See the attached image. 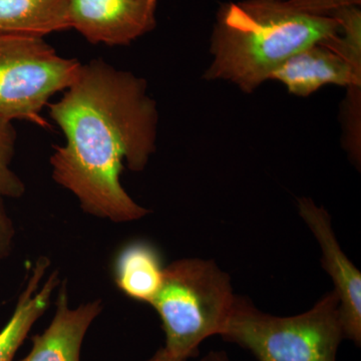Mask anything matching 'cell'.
I'll return each instance as SVG.
<instances>
[{
	"instance_id": "6da1fadb",
	"label": "cell",
	"mask_w": 361,
	"mask_h": 361,
	"mask_svg": "<svg viewBox=\"0 0 361 361\" xmlns=\"http://www.w3.org/2000/svg\"><path fill=\"white\" fill-rule=\"evenodd\" d=\"M47 108L66 140L54 147V180L96 217L122 223L148 215L120 180L125 166L141 172L156 152L159 111L146 80L94 59Z\"/></svg>"
},
{
	"instance_id": "7a4b0ae2",
	"label": "cell",
	"mask_w": 361,
	"mask_h": 361,
	"mask_svg": "<svg viewBox=\"0 0 361 361\" xmlns=\"http://www.w3.org/2000/svg\"><path fill=\"white\" fill-rule=\"evenodd\" d=\"M337 32L336 18L301 13L285 0L226 2L213 25L212 61L204 80H224L252 94L287 59Z\"/></svg>"
},
{
	"instance_id": "3957f363",
	"label": "cell",
	"mask_w": 361,
	"mask_h": 361,
	"mask_svg": "<svg viewBox=\"0 0 361 361\" xmlns=\"http://www.w3.org/2000/svg\"><path fill=\"white\" fill-rule=\"evenodd\" d=\"M235 299L229 274L215 261L180 259L164 268L160 290L149 305L163 324L166 355L175 361L198 355L202 342L220 336Z\"/></svg>"
},
{
	"instance_id": "277c9868",
	"label": "cell",
	"mask_w": 361,
	"mask_h": 361,
	"mask_svg": "<svg viewBox=\"0 0 361 361\" xmlns=\"http://www.w3.org/2000/svg\"><path fill=\"white\" fill-rule=\"evenodd\" d=\"M220 336L258 361H336L344 339L338 296L332 290L310 310L290 317L268 314L236 296Z\"/></svg>"
},
{
	"instance_id": "5b68a950",
	"label": "cell",
	"mask_w": 361,
	"mask_h": 361,
	"mask_svg": "<svg viewBox=\"0 0 361 361\" xmlns=\"http://www.w3.org/2000/svg\"><path fill=\"white\" fill-rule=\"evenodd\" d=\"M80 66L59 56L42 37L0 35V118L49 128L40 113L75 82Z\"/></svg>"
},
{
	"instance_id": "8992f818",
	"label": "cell",
	"mask_w": 361,
	"mask_h": 361,
	"mask_svg": "<svg viewBox=\"0 0 361 361\" xmlns=\"http://www.w3.org/2000/svg\"><path fill=\"white\" fill-rule=\"evenodd\" d=\"M158 0H68L71 30L87 42L125 47L155 30Z\"/></svg>"
},
{
	"instance_id": "52a82bcc",
	"label": "cell",
	"mask_w": 361,
	"mask_h": 361,
	"mask_svg": "<svg viewBox=\"0 0 361 361\" xmlns=\"http://www.w3.org/2000/svg\"><path fill=\"white\" fill-rule=\"evenodd\" d=\"M300 217L314 235L322 252V266L334 283L344 339L361 344V274L339 246L331 217L308 198L298 200Z\"/></svg>"
},
{
	"instance_id": "ba28073f",
	"label": "cell",
	"mask_w": 361,
	"mask_h": 361,
	"mask_svg": "<svg viewBox=\"0 0 361 361\" xmlns=\"http://www.w3.org/2000/svg\"><path fill=\"white\" fill-rule=\"evenodd\" d=\"M270 80L281 82L291 94L301 97H310L326 85L361 87V75L322 44L297 51L273 71Z\"/></svg>"
},
{
	"instance_id": "9c48e42d",
	"label": "cell",
	"mask_w": 361,
	"mask_h": 361,
	"mask_svg": "<svg viewBox=\"0 0 361 361\" xmlns=\"http://www.w3.org/2000/svg\"><path fill=\"white\" fill-rule=\"evenodd\" d=\"M101 311L99 300L71 310L63 284L54 319L42 334L33 337L30 353L20 361H80L85 334Z\"/></svg>"
},
{
	"instance_id": "30bf717a",
	"label": "cell",
	"mask_w": 361,
	"mask_h": 361,
	"mask_svg": "<svg viewBox=\"0 0 361 361\" xmlns=\"http://www.w3.org/2000/svg\"><path fill=\"white\" fill-rule=\"evenodd\" d=\"M49 261L40 257L33 267L32 276L21 292L11 319L0 331V361H13L35 322L49 307L54 289L59 283L58 272H54L40 287Z\"/></svg>"
},
{
	"instance_id": "8fae6325",
	"label": "cell",
	"mask_w": 361,
	"mask_h": 361,
	"mask_svg": "<svg viewBox=\"0 0 361 361\" xmlns=\"http://www.w3.org/2000/svg\"><path fill=\"white\" fill-rule=\"evenodd\" d=\"M68 30V0H0V35L44 39Z\"/></svg>"
},
{
	"instance_id": "7c38bea8",
	"label": "cell",
	"mask_w": 361,
	"mask_h": 361,
	"mask_svg": "<svg viewBox=\"0 0 361 361\" xmlns=\"http://www.w3.org/2000/svg\"><path fill=\"white\" fill-rule=\"evenodd\" d=\"M164 268L158 251L145 242L123 249L115 263V281L130 298L151 304L160 290Z\"/></svg>"
},
{
	"instance_id": "4fadbf2b",
	"label": "cell",
	"mask_w": 361,
	"mask_h": 361,
	"mask_svg": "<svg viewBox=\"0 0 361 361\" xmlns=\"http://www.w3.org/2000/svg\"><path fill=\"white\" fill-rule=\"evenodd\" d=\"M329 16L338 23L336 37L320 42L341 56L356 75H361V11L360 6L338 9Z\"/></svg>"
},
{
	"instance_id": "5bb4252c",
	"label": "cell",
	"mask_w": 361,
	"mask_h": 361,
	"mask_svg": "<svg viewBox=\"0 0 361 361\" xmlns=\"http://www.w3.org/2000/svg\"><path fill=\"white\" fill-rule=\"evenodd\" d=\"M16 132L13 122L0 118V197L18 198L25 193V185L11 169L16 149Z\"/></svg>"
},
{
	"instance_id": "9a60e30c",
	"label": "cell",
	"mask_w": 361,
	"mask_h": 361,
	"mask_svg": "<svg viewBox=\"0 0 361 361\" xmlns=\"http://www.w3.org/2000/svg\"><path fill=\"white\" fill-rule=\"evenodd\" d=\"M285 2L301 13L320 16H329L338 9L361 4V0H285Z\"/></svg>"
},
{
	"instance_id": "2e32d148",
	"label": "cell",
	"mask_w": 361,
	"mask_h": 361,
	"mask_svg": "<svg viewBox=\"0 0 361 361\" xmlns=\"http://www.w3.org/2000/svg\"><path fill=\"white\" fill-rule=\"evenodd\" d=\"M14 236L13 221L7 215L4 198L0 197V260L11 253Z\"/></svg>"
},
{
	"instance_id": "e0dca14e",
	"label": "cell",
	"mask_w": 361,
	"mask_h": 361,
	"mask_svg": "<svg viewBox=\"0 0 361 361\" xmlns=\"http://www.w3.org/2000/svg\"><path fill=\"white\" fill-rule=\"evenodd\" d=\"M201 361H230L225 351H210Z\"/></svg>"
},
{
	"instance_id": "ac0fdd59",
	"label": "cell",
	"mask_w": 361,
	"mask_h": 361,
	"mask_svg": "<svg viewBox=\"0 0 361 361\" xmlns=\"http://www.w3.org/2000/svg\"><path fill=\"white\" fill-rule=\"evenodd\" d=\"M148 361H175L173 360L172 358L169 357L167 355H166L165 351H164L163 348H161L160 350L157 351L155 355L153 357L149 358Z\"/></svg>"
},
{
	"instance_id": "d6986e66",
	"label": "cell",
	"mask_w": 361,
	"mask_h": 361,
	"mask_svg": "<svg viewBox=\"0 0 361 361\" xmlns=\"http://www.w3.org/2000/svg\"><path fill=\"white\" fill-rule=\"evenodd\" d=\"M278 1H282V0H278Z\"/></svg>"
}]
</instances>
